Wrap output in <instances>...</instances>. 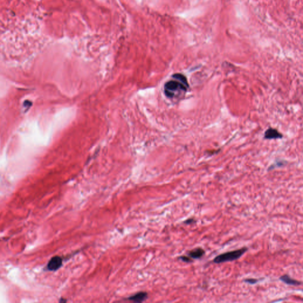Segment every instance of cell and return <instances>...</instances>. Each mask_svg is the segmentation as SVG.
<instances>
[{"label":"cell","instance_id":"10","mask_svg":"<svg viewBox=\"0 0 303 303\" xmlns=\"http://www.w3.org/2000/svg\"><path fill=\"white\" fill-rule=\"evenodd\" d=\"M195 221L194 219H187L186 221H185L184 223L186 224H193Z\"/></svg>","mask_w":303,"mask_h":303},{"label":"cell","instance_id":"4","mask_svg":"<svg viewBox=\"0 0 303 303\" xmlns=\"http://www.w3.org/2000/svg\"><path fill=\"white\" fill-rule=\"evenodd\" d=\"M283 137V134L280 132L273 128H269L265 133V138L267 139H277Z\"/></svg>","mask_w":303,"mask_h":303},{"label":"cell","instance_id":"9","mask_svg":"<svg viewBox=\"0 0 303 303\" xmlns=\"http://www.w3.org/2000/svg\"><path fill=\"white\" fill-rule=\"evenodd\" d=\"M180 259H181L183 262H186V263H190V262H193L192 259H191L190 257L188 256H182L180 258Z\"/></svg>","mask_w":303,"mask_h":303},{"label":"cell","instance_id":"6","mask_svg":"<svg viewBox=\"0 0 303 303\" xmlns=\"http://www.w3.org/2000/svg\"><path fill=\"white\" fill-rule=\"evenodd\" d=\"M280 280L283 281V283H285L290 285H300L301 284V283L298 281L296 280L291 278L288 275H284L280 278Z\"/></svg>","mask_w":303,"mask_h":303},{"label":"cell","instance_id":"8","mask_svg":"<svg viewBox=\"0 0 303 303\" xmlns=\"http://www.w3.org/2000/svg\"><path fill=\"white\" fill-rule=\"evenodd\" d=\"M259 280L258 279H254V278H248V279H245L244 282L249 283L250 284H255L256 283L259 282Z\"/></svg>","mask_w":303,"mask_h":303},{"label":"cell","instance_id":"1","mask_svg":"<svg viewBox=\"0 0 303 303\" xmlns=\"http://www.w3.org/2000/svg\"><path fill=\"white\" fill-rule=\"evenodd\" d=\"M188 88L189 84L186 77L181 74H175L165 84L164 92L167 97L173 98L185 94Z\"/></svg>","mask_w":303,"mask_h":303},{"label":"cell","instance_id":"5","mask_svg":"<svg viewBox=\"0 0 303 303\" xmlns=\"http://www.w3.org/2000/svg\"><path fill=\"white\" fill-rule=\"evenodd\" d=\"M205 254V251L203 249L201 248H197L194 249L193 250H190L188 253V255L189 257L193 259H200L203 256V255Z\"/></svg>","mask_w":303,"mask_h":303},{"label":"cell","instance_id":"2","mask_svg":"<svg viewBox=\"0 0 303 303\" xmlns=\"http://www.w3.org/2000/svg\"><path fill=\"white\" fill-rule=\"evenodd\" d=\"M248 250L247 248H242L233 251L228 252L217 256L214 259L215 263H220L223 262L233 261L239 259Z\"/></svg>","mask_w":303,"mask_h":303},{"label":"cell","instance_id":"7","mask_svg":"<svg viewBox=\"0 0 303 303\" xmlns=\"http://www.w3.org/2000/svg\"><path fill=\"white\" fill-rule=\"evenodd\" d=\"M147 293L141 292H139L138 294L129 297V299L130 300L136 301V302H142V301L145 300V299L147 298Z\"/></svg>","mask_w":303,"mask_h":303},{"label":"cell","instance_id":"3","mask_svg":"<svg viewBox=\"0 0 303 303\" xmlns=\"http://www.w3.org/2000/svg\"><path fill=\"white\" fill-rule=\"evenodd\" d=\"M62 264V258L59 256H55L49 262L48 268L50 271H56L61 267Z\"/></svg>","mask_w":303,"mask_h":303}]
</instances>
